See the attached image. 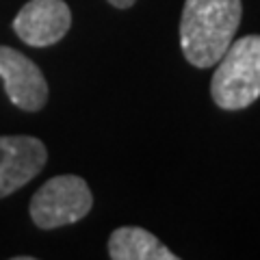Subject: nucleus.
Listing matches in <instances>:
<instances>
[{
  "label": "nucleus",
  "mask_w": 260,
  "mask_h": 260,
  "mask_svg": "<svg viewBox=\"0 0 260 260\" xmlns=\"http://www.w3.org/2000/svg\"><path fill=\"white\" fill-rule=\"evenodd\" d=\"M46 160V145L35 137H0V200L28 184Z\"/></svg>",
  "instance_id": "obj_6"
},
{
  "label": "nucleus",
  "mask_w": 260,
  "mask_h": 260,
  "mask_svg": "<svg viewBox=\"0 0 260 260\" xmlns=\"http://www.w3.org/2000/svg\"><path fill=\"white\" fill-rule=\"evenodd\" d=\"M72 11L65 0H30L13 20V30L24 44L46 48L68 35Z\"/></svg>",
  "instance_id": "obj_4"
},
{
  "label": "nucleus",
  "mask_w": 260,
  "mask_h": 260,
  "mask_svg": "<svg viewBox=\"0 0 260 260\" xmlns=\"http://www.w3.org/2000/svg\"><path fill=\"white\" fill-rule=\"evenodd\" d=\"M93 206V195L80 176H56L39 186L30 200V219L42 230L80 221Z\"/></svg>",
  "instance_id": "obj_3"
},
{
  "label": "nucleus",
  "mask_w": 260,
  "mask_h": 260,
  "mask_svg": "<svg viewBox=\"0 0 260 260\" xmlns=\"http://www.w3.org/2000/svg\"><path fill=\"white\" fill-rule=\"evenodd\" d=\"M109 256L113 260H176L152 232L137 225L117 228L109 239Z\"/></svg>",
  "instance_id": "obj_7"
},
{
  "label": "nucleus",
  "mask_w": 260,
  "mask_h": 260,
  "mask_svg": "<svg viewBox=\"0 0 260 260\" xmlns=\"http://www.w3.org/2000/svg\"><path fill=\"white\" fill-rule=\"evenodd\" d=\"M243 15L241 0H184L182 54L195 68H213L234 42Z\"/></svg>",
  "instance_id": "obj_1"
},
{
  "label": "nucleus",
  "mask_w": 260,
  "mask_h": 260,
  "mask_svg": "<svg viewBox=\"0 0 260 260\" xmlns=\"http://www.w3.org/2000/svg\"><path fill=\"white\" fill-rule=\"evenodd\" d=\"M210 95L219 109L241 111L260 98V35H247L228 46L217 61Z\"/></svg>",
  "instance_id": "obj_2"
},
{
  "label": "nucleus",
  "mask_w": 260,
  "mask_h": 260,
  "mask_svg": "<svg viewBox=\"0 0 260 260\" xmlns=\"http://www.w3.org/2000/svg\"><path fill=\"white\" fill-rule=\"evenodd\" d=\"M137 0H109V5H113L115 9H130Z\"/></svg>",
  "instance_id": "obj_8"
},
{
  "label": "nucleus",
  "mask_w": 260,
  "mask_h": 260,
  "mask_svg": "<svg viewBox=\"0 0 260 260\" xmlns=\"http://www.w3.org/2000/svg\"><path fill=\"white\" fill-rule=\"evenodd\" d=\"M0 78L5 91L18 109L35 113L48 102V83L42 70L28 56L13 50L9 46H0Z\"/></svg>",
  "instance_id": "obj_5"
}]
</instances>
